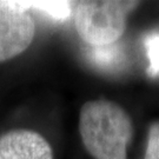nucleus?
<instances>
[{
  "instance_id": "1",
  "label": "nucleus",
  "mask_w": 159,
  "mask_h": 159,
  "mask_svg": "<svg viewBox=\"0 0 159 159\" xmlns=\"http://www.w3.org/2000/svg\"><path fill=\"white\" fill-rule=\"evenodd\" d=\"M79 133L94 159H127L133 124L118 104L105 99L89 100L80 108Z\"/></svg>"
},
{
  "instance_id": "2",
  "label": "nucleus",
  "mask_w": 159,
  "mask_h": 159,
  "mask_svg": "<svg viewBox=\"0 0 159 159\" xmlns=\"http://www.w3.org/2000/svg\"><path fill=\"white\" fill-rule=\"evenodd\" d=\"M138 4L137 1H80L74 12L77 33L92 47L116 44L125 32L129 12Z\"/></svg>"
},
{
  "instance_id": "3",
  "label": "nucleus",
  "mask_w": 159,
  "mask_h": 159,
  "mask_svg": "<svg viewBox=\"0 0 159 159\" xmlns=\"http://www.w3.org/2000/svg\"><path fill=\"white\" fill-rule=\"evenodd\" d=\"M34 32L33 18L24 2L0 1V63L26 51Z\"/></svg>"
},
{
  "instance_id": "4",
  "label": "nucleus",
  "mask_w": 159,
  "mask_h": 159,
  "mask_svg": "<svg viewBox=\"0 0 159 159\" xmlns=\"http://www.w3.org/2000/svg\"><path fill=\"white\" fill-rule=\"evenodd\" d=\"M0 159H53V151L41 134L18 129L0 137Z\"/></svg>"
},
{
  "instance_id": "5",
  "label": "nucleus",
  "mask_w": 159,
  "mask_h": 159,
  "mask_svg": "<svg viewBox=\"0 0 159 159\" xmlns=\"http://www.w3.org/2000/svg\"><path fill=\"white\" fill-rule=\"evenodd\" d=\"M91 60L97 66L105 70L117 68L123 63V51L116 44L92 47Z\"/></svg>"
},
{
  "instance_id": "6",
  "label": "nucleus",
  "mask_w": 159,
  "mask_h": 159,
  "mask_svg": "<svg viewBox=\"0 0 159 159\" xmlns=\"http://www.w3.org/2000/svg\"><path fill=\"white\" fill-rule=\"evenodd\" d=\"M29 10H37L53 20H66L72 11V2L70 1H32L24 2Z\"/></svg>"
},
{
  "instance_id": "7",
  "label": "nucleus",
  "mask_w": 159,
  "mask_h": 159,
  "mask_svg": "<svg viewBox=\"0 0 159 159\" xmlns=\"http://www.w3.org/2000/svg\"><path fill=\"white\" fill-rule=\"evenodd\" d=\"M144 45L148 59V74L156 78L159 75V32H150L146 34Z\"/></svg>"
},
{
  "instance_id": "8",
  "label": "nucleus",
  "mask_w": 159,
  "mask_h": 159,
  "mask_svg": "<svg viewBox=\"0 0 159 159\" xmlns=\"http://www.w3.org/2000/svg\"><path fill=\"white\" fill-rule=\"evenodd\" d=\"M145 159H159V121H154L148 129Z\"/></svg>"
}]
</instances>
